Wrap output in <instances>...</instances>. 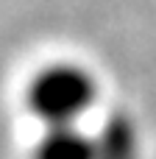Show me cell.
<instances>
[{
	"instance_id": "obj_2",
	"label": "cell",
	"mask_w": 156,
	"mask_h": 159,
	"mask_svg": "<svg viewBox=\"0 0 156 159\" xmlns=\"http://www.w3.org/2000/svg\"><path fill=\"white\" fill-rule=\"evenodd\" d=\"M98 157H100L98 131H92L87 126L42 129L28 154V159H98Z\"/></svg>"
},
{
	"instance_id": "obj_1",
	"label": "cell",
	"mask_w": 156,
	"mask_h": 159,
	"mask_svg": "<svg viewBox=\"0 0 156 159\" xmlns=\"http://www.w3.org/2000/svg\"><path fill=\"white\" fill-rule=\"evenodd\" d=\"M103 101V81L81 59H47L22 84V109L42 129L87 126Z\"/></svg>"
}]
</instances>
